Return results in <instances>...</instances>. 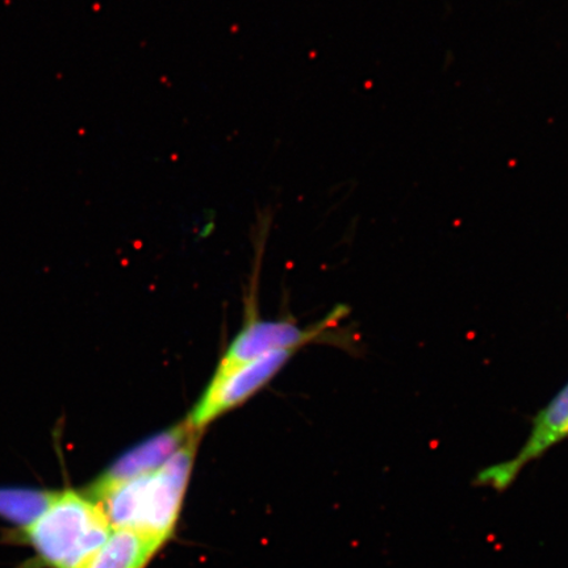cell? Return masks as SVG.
<instances>
[{
	"mask_svg": "<svg viewBox=\"0 0 568 568\" xmlns=\"http://www.w3.org/2000/svg\"><path fill=\"white\" fill-rule=\"evenodd\" d=\"M112 531L101 504L84 489L65 488L55 489L44 513L9 537L33 550L28 568H87Z\"/></svg>",
	"mask_w": 568,
	"mask_h": 568,
	"instance_id": "1",
	"label": "cell"
},
{
	"mask_svg": "<svg viewBox=\"0 0 568 568\" xmlns=\"http://www.w3.org/2000/svg\"><path fill=\"white\" fill-rule=\"evenodd\" d=\"M201 436L155 470L92 497L101 504L113 529L140 532L165 545L180 518Z\"/></svg>",
	"mask_w": 568,
	"mask_h": 568,
	"instance_id": "2",
	"label": "cell"
},
{
	"mask_svg": "<svg viewBox=\"0 0 568 568\" xmlns=\"http://www.w3.org/2000/svg\"><path fill=\"white\" fill-rule=\"evenodd\" d=\"M297 351H278L241 364H219L187 422L197 432L264 388Z\"/></svg>",
	"mask_w": 568,
	"mask_h": 568,
	"instance_id": "3",
	"label": "cell"
},
{
	"mask_svg": "<svg viewBox=\"0 0 568 568\" xmlns=\"http://www.w3.org/2000/svg\"><path fill=\"white\" fill-rule=\"evenodd\" d=\"M343 316L339 308L333 312L324 322L303 329L300 325L283 320H261L248 317L243 329L234 337L229 351L220 361L223 365L241 364L272 352L300 351L301 347L314 343L324 336L329 326L336 325Z\"/></svg>",
	"mask_w": 568,
	"mask_h": 568,
	"instance_id": "4",
	"label": "cell"
},
{
	"mask_svg": "<svg viewBox=\"0 0 568 568\" xmlns=\"http://www.w3.org/2000/svg\"><path fill=\"white\" fill-rule=\"evenodd\" d=\"M196 436H201V432L195 430L187 420L176 424L148 438L146 442L133 446L99 475L84 491L95 497L119 483L151 473L165 464Z\"/></svg>",
	"mask_w": 568,
	"mask_h": 568,
	"instance_id": "5",
	"label": "cell"
},
{
	"mask_svg": "<svg viewBox=\"0 0 568 568\" xmlns=\"http://www.w3.org/2000/svg\"><path fill=\"white\" fill-rule=\"evenodd\" d=\"M568 439V382L532 417L527 442L517 456L493 465V478L504 489L513 487L525 467Z\"/></svg>",
	"mask_w": 568,
	"mask_h": 568,
	"instance_id": "6",
	"label": "cell"
},
{
	"mask_svg": "<svg viewBox=\"0 0 568 568\" xmlns=\"http://www.w3.org/2000/svg\"><path fill=\"white\" fill-rule=\"evenodd\" d=\"M162 546L138 531L113 529L87 568H145Z\"/></svg>",
	"mask_w": 568,
	"mask_h": 568,
	"instance_id": "7",
	"label": "cell"
},
{
	"mask_svg": "<svg viewBox=\"0 0 568 568\" xmlns=\"http://www.w3.org/2000/svg\"><path fill=\"white\" fill-rule=\"evenodd\" d=\"M54 494L55 489L0 488V518L18 528H24L44 513Z\"/></svg>",
	"mask_w": 568,
	"mask_h": 568,
	"instance_id": "8",
	"label": "cell"
}]
</instances>
